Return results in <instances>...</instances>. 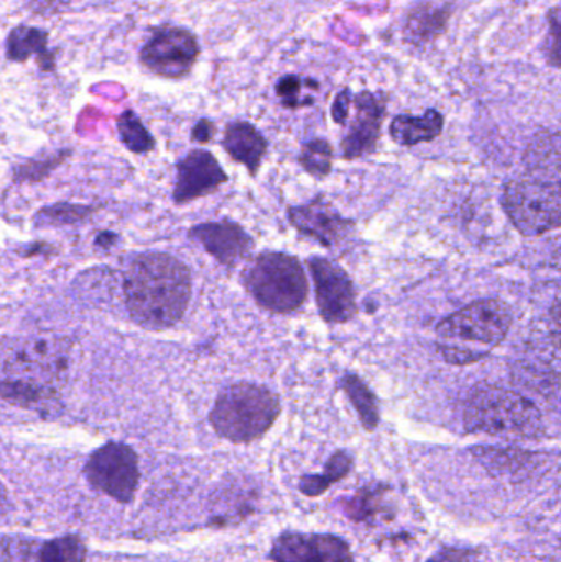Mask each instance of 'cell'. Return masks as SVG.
I'll use <instances>...</instances> for the list:
<instances>
[{
    "instance_id": "cell-15",
    "label": "cell",
    "mask_w": 561,
    "mask_h": 562,
    "mask_svg": "<svg viewBox=\"0 0 561 562\" xmlns=\"http://www.w3.org/2000/svg\"><path fill=\"white\" fill-rule=\"evenodd\" d=\"M191 239L198 240L210 256L226 267H234L249 256L254 240L239 224L231 221L200 224L190 231Z\"/></svg>"
},
{
    "instance_id": "cell-20",
    "label": "cell",
    "mask_w": 561,
    "mask_h": 562,
    "mask_svg": "<svg viewBox=\"0 0 561 562\" xmlns=\"http://www.w3.org/2000/svg\"><path fill=\"white\" fill-rule=\"evenodd\" d=\"M478 461L494 475L503 477H526L536 472L539 461L537 456L520 449L474 448Z\"/></svg>"
},
{
    "instance_id": "cell-27",
    "label": "cell",
    "mask_w": 561,
    "mask_h": 562,
    "mask_svg": "<svg viewBox=\"0 0 561 562\" xmlns=\"http://www.w3.org/2000/svg\"><path fill=\"white\" fill-rule=\"evenodd\" d=\"M300 164L315 177H326L332 171L333 147L326 140H312L303 145Z\"/></svg>"
},
{
    "instance_id": "cell-3",
    "label": "cell",
    "mask_w": 561,
    "mask_h": 562,
    "mask_svg": "<svg viewBox=\"0 0 561 562\" xmlns=\"http://www.w3.org/2000/svg\"><path fill=\"white\" fill-rule=\"evenodd\" d=\"M510 323L509 306L503 301H474L438 324V350L458 366L478 362L506 339Z\"/></svg>"
},
{
    "instance_id": "cell-34",
    "label": "cell",
    "mask_w": 561,
    "mask_h": 562,
    "mask_svg": "<svg viewBox=\"0 0 561 562\" xmlns=\"http://www.w3.org/2000/svg\"><path fill=\"white\" fill-rule=\"evenodd\" d=\"M7 494L3 485L0 484V515L5 514Z\"/></svg>"
},
{
    "instance_id": "cell-23",
    "label": "cell",
    "mask_w": 561,
    "mask_h": 562,
    "mask_svg": "<svg viewBox=\"0 0 561 562\" xmlns=\"http://www.w3.org/2000/svg\"><path fill=\"white\" fill-rule=\"evenodd\" d=\"M355 459L348 451H336L326 462L325 471L319 475H303L299 488L305 497L316 498L325 494L333 484L343 481L351 472Z\"/></svg>"
},
{
    "instance_id": "cell-26",
    "label": "cell",
    "mask_w": 561,
    "mask_h": 562,
    "mask_svg": "<svg viewBox=\"0 0 561 562\" xmlns=\"http://www.w3.org/2000/svg\"><path fill=\"white\" fill-rule=\"evenodd\" d=\"M117 131L119 135H121L122 144L128 150L134 151V154H147V151L154 150V137L145 128V125L142 124L141 119H138L134 111H125L119 117Z\"/></svg>"
},
{
    "instance_id": "cell-6",
    "label": "cell",
    "mask_w": 561,
    "mask_h": 562,
    "mask_svg": "<svg viewBox=\"0 0 561 562\" xmlns=\"http://www.w3.org/2000/svg\"><path fill=\"white\" fill-rule=\"evenodd\" d=\"M254 300L273 313H292L308 296V281L299 260L285 254H262L243 273Z\"/></svg>"
},
{
    "instance_id": "cell-1",
    "label": "cell",
    "mask_w": 561,
    "mask_h": 562,
    "mask_svg": "<svg viewBox=\"0 0 561 562\" xmlns=\"http://www.w3.org/2000/svg\"><path fill=\"white\" fill-rule=\"evenodd\" d=\"M68 344L58 337L7 340L0 350V395L13 405L45 409L68 379Z\"/></svg>"
},
{
    "instance_id": "cell-22",
    "label": "cell",
    "mask_w": 561,
    "mask_h": 562,
    "mask_svg": "<svg viewBox=\"0 0 561 562\" xmlns=\"http://www.w3.org/2000/svg\"><path fill=\"white\" fill-rule=\"evenodd\" d=\"M527 165L532 177L560 183L559 135L543 134L534 138L527 150Z\"/></svg>"
},
{
    "instance_id": "cell-17",
    "label": "cell",
    "mask_w": 561,
    "mask_h": 562,
    "mask_svg": "<svg viewBox=\"0 0 561 562\" xmlns=\"http://www.w3.org/2000/svg\"><path fill=\"white\" fill-rule=\"evenodd\" d=\"M391 487L388 484H369L359 488L345 504V514L356 524L374 527L379 521H391L395 510L389 502Z\"/></svg>"
},
{
    "instance_id": "cell-29",
    "label": "cell",
    "mask_w": 561,
    "mask_h": 562,
    "mask_svg": "<svg viewBox=\"0 0 561 562\" xmlns=\"http://www.w3.org/2000/svg\"><path fill=\"white\" fill-rule=\"evenodd\" d=\"M277 95L282 99L285 108L295 109L302 105L300 101V92H302V79L295 75L283 76L279 82H277Z\"/></svg>"
},
{
    "instance_id": "cell-7",
    "label": "cell",
    "mask_w": 561,
    "mask_h": 562,
    "mask_svg": "<svg viewBox=\"0 0 561 562\" xmlns=\"http://www.w3.org/2000/svg\"><path fill=\"white\" fill-rule=\"evenodd\" d=\"M560 183L539 177L519 178L504 187L503 206L527 237L542 236L560 224Z\"/></svg>"
},
{
    "instance_id": "cell-2",
    "label": "cell",
    "mask_w": 561,
    "mask_h": 562,
    "mask_svg": "<svg viewBox=\"0 0 561 562\" xmlns=\"http://www.w3.org/2000/svg\"><path fill=\"white\" fill-rule=\"evenodd\" d=\"M124 293L135 323L167 329L183 317L190 303V270L168 254H142L125 273Z\"/></svg>"
},
{
    "instance_id": "cell-32",
    "label": "cell",
    "mask_w": 561,
    "mask_h": 562,
    "mask_svg": "<svg viewBox=\"0 0 561 562\" xmlns=\"http://www.w3.org/2000/svg\"><path fill=\"white\" fill-rule=\"evenodd\" d=\"M351 101L352 94L349 89H345V91H341L336 95L332 108L333 121H335L336 124H346V121H348L349 117V109H351Z\"/></svg>"
},
{
    "instance_id": "cell-14",
    "label": "cell",
    "mask_w": 561,
    "mask_h": 562,
    "mask_svg": "<svg viewBox=\"0 0 561 562\" xmlns=\"http://www.w3.org/2000/svg\"><path fill=\"white\" fill-rule=\"evenodd\" d=\"M290 223L306 236L313 237L325 247H336L345 243L355 224L345 220L332 204L318 200L306 206L292 207Z\"/></svg>"
},
{
    "instance_id": "cell-5",
    "label": "cell",
    "mask_w": 561,
    "mask_h": 562,
    "mask_svg": "<svg viewBox=\"0 0 561 562\" xmlns=\"http://www.w3.org/2000/svg\"><path fill=\"white\" fill-rule=\"evenodd\" d=\"M279 415L276 393L253 383H237L217 396L210 422L221 438L246 445L262 438Z\"/></svg>"
},
{
    "instance_id": "cell-24",
    "label": "cell",
    "mask_w": 561,
    "mask_h": 562,
    "mask_svg": "<svg viewBox=\"0 0 561 562\" xmlns=\"http://www.w3.org/2000/svg\"><path fill=\"white\" fill-rule=\"evenodd\" d=\"M343 390L348 393L352 406L361 418L362 426L368 431H374L379 425V405L374 393L355 373H348L341 380Z\"/></svg>"
},
{
    "instance_id": "cell-21",
    "label": "cell",
    "mask_w": 561,
    "mask_h": 562,
    "mask_svg": "<svg viewBox=\"0 0 561 562\" xmlns=\"http://www.w3.org/2000/svg\"><path fill=\"white\" fill-rule=\"evenodd\" d=\"M444 115L430 109L422 117L415 115H397L391 124L394 142L405 147L435 140L444 132Z\"/></svg>"
},
{
    "instance_id": "cell-30",
    "label": "cell",
    "mask_w": 561,
    "mask_h": 562,
    "mask_svg": "<svg viewBox=\"0 0 561 562\" xmlns=\"http://www.w3.org/2000/svg\"><path fill=\"white\" fill-rule=\"evenodd\" d=\"M427 562H483L480 551L468 548H444Z\"/></svg>"
},
{
    "instance_id": "cell-10",
    "label": "cell",
    "mask_w": 561,
    "mask_h": 562,
    "mask_svg": "<svg viewBox=\"0 0 561 562\" xmlns=\"http://www.w3.org/2000/svg\"><path fill=\"white\" fill-rule=\"evenodd\" d=\"M315 280L316 303L326 323H346L355 317L356 293L348 273L328 259H312L308 262Z\"/></svg>"
},
{
    "instance_id": "cell-4",
    "label": "cell",
    "mask_w": 561,
    "mask_h": 562,
    "mask_svg": "<svg viewBox=\"0 0 561 562\" xmlns=\"http://www.w3.org/2000/svg\"><path fill=\"white\" fill-rule=\"evenodd\" d=\"M470 432L514 439H539L546 435L542 415L530 400L497 386H483L470 396L464 409Z\"/></svg>"
},
{
    "instance_id": "cell-9",
    "label": "cell",
    "mask_w": 561,
    "mask_h": 562,
    "mask_svg": "<svg viewBox=\"0 0 561 562\" xmlns=\"http://www.w3.org/2000/svg\"><path fill=\"white\" fill-rule=\"evenodd\" d=\"M200 56V43L190 30L181 26H160L142 46L141 61L148 71L160 78H184Z\"/></svg>"
},
{
    "instance_id": "cell-11",
    "label": "cell",
    "mask_w": 561,
    "mask_h": 562,
    "mask_svg": "<svg viewBox=\"0 0 561 562\" xmlns=\"http://www.w3.org/2000/svg\"><path fill=\"white\" fill-rule=\"evenodd\" d=\"M273 562H355L348 541L336 535L287 531L273 541Z\"/></svg>"
},
{
    "instance_id": "cell-28",
    "label": "cell",
    "mask_w": 561,
    "mask_h": 562,
    "mask_svg": "<svg viewBox=\"0 0 561 562\" xmlns=\"http://www.w3.org/2000/svg\"><path fill=\"white\" fill-rule=\"evenodd\" d=\"M92 207L75 206V204H58V206L46 207L40 211L38 220L46 226H61V224H72L89 216Z\"/></svg>"
},
{
    "instance_id": "cell-31",
    "label": "cell",
    "mask_w": 561,
    "mask_h": 562,
    "mask_svg": "<svg viewBox=\"0 0 561 562\" xmlns=\"http://www.w3.org/2000/svg\"><path fill=\"white\" fill-rule=\"evenodd\" d=\"M550 48H549V61L550 65L553 66V68H559L560 63V12L559 7H556V9L550 12Z\"/></svg>"
},
{
    "instance_id": "cell-18",
    "label": "cell",
    "mask_w": 561,
    "mask_h": 562,
    "mask_svg": "<svg viewBox=\"0 0 561 562\" xmlns=\"http://www.w3.org/2000/svg\"><path fill=\"white\" fill-rule=\"evenodd\" d=\"M223 147L231 158L246 165L249 173L256 175L267 151V140L249 122H231L224 132Z\"/></svg>"
},
{
    "instance_id": "cell-33",
    "label": "cell",
    "mask_w": 561,
    "mask_h": 562,
    "mask_svg": "<svg viewBox=\"0 0 561 562\" xmlns=\"http://www.w3.org/2000/svg\"><path fill=\"white\" fill-rule=\"evenodd\" d=\"M214 132H216V128H214L213 122L203 119V121L194 125L193 134L191 135H193V140L200 142V144H206V142L213 138Z\"/></svg>"
},
{
    "instance_id": "cell-13",
    "label": "cell",
    "mask_w": 561,
    "mask_h": 562,
    "mask_svg": "<svg viewBox=\"0 0 561 562\" xmlns=\"http://www.w3.org/2000/svg\"><path fill=\"white\" fill-rule=\"evenodd\" d=\"M177 184L173 198L178 204L190 203L226 183L224 173L216 158L206 150H193L178 164Z\"/></svg>"
},
{
    "instance_id": "cell-12",
    "label": "cell",
    "mask_w": 561,
    "mask_h": 562,
    "mask_svg": "<svg viewBox=\"0 0 561 562\" xmlns=\"http://www.w3.org/2000/svg\"><path fill=\"white\" fill-rule=\"evenodd\" d=\"M352 101L356 115L343 138V157L346 160H356L374 150L385 115V101L381 95L362 91L352 95Z\"/></svg>"
},
{
    "instance_id": "cell-25",
    "label": "cell",
    "mask_w": 561,
    "mask_h": 562,
    "mask_svg": "<svg viewBox=\"0 0 561 562\" xmlns=\"http://www.w3.org/2000/svg\"><path fill=\"white\" fill-rule=\"evenodd\" d=\"M88 548L76 535L45 541L40 548V562H86Z\"/></svg>"
},
{
    "instance_id": "cell-16",
    "label": "cell",
    "mask_w": 561,
    "mask_h": 562,
    "mask_svg": "<svg viewBox=\"0 0 561 562\" xmlns=\"http://www.w3.org/2000/svg\"><path fill=\"white\" fill-rule=\"evenodd\" d=\"M450 16V3H417L405 20V42L412 43V45H425V43L434 42L447 32Z\"/></svg>"
},
{
    "instance_id": "cell-8",
    "label": "cell",
    "mask_w": 561,
    "mask_h": 562,
    "mask_svg": "<svg viewBox=\"0 0 561 562\" xmlns=\"http://www.w3.org/2000/svg\"><path fill=\"white\" fill-rule=\"evenodd\" d=\"M85 477L96 492L119 504H131L141 482L137 454L131 446L108 442L96 449L86 462Z\"/></svg>"
},
{
    "instance_id": "cell-19",
    "label": "cell",
    "mask_w": 561,
    "mask_h": 562,
    "mask_svg": "<svg viewBox=\"0 0 561 562\" xmlns=\"http://www.w3.org/2000/svg\"><path fill=\"white\" fill-rule=\"evenodd\" d=\"M7 58L10 61L25 63L36 56V63L43 71L55 68V56L48 49V33L35 26H15L7 36Z\"/></svg>"
}]
</instances>
